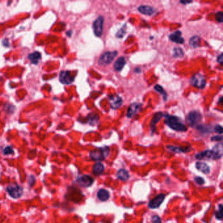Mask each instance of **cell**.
I'll return each instance as SVG.
<instances>
[{
    "label": "cell",
    "mask_w": 223,
    "mask_h": 223,
    "mask_svg": "<svg viewBox=\"0 0 223 223\" xmlns=\"http://www.w3.org/2000/svg\"><path fill=\"white\" fill-rule=\"evenodd\" d=\"M104 171V166L101 162H98L93 166V174L96 175H101Z\"/></svg>",
    "instance_id": "obj_21"
},
{
    "label": "cell",
    "mask_w": 223,
    "mask_h": 223,
    "mask_svg": "<svg viewBox=\"0 0 223 223\" xmlns=\"http://www.w3.org/2000/svg\"><path fill=\"white\" fill-rule=\"evenodd\" d=\"M103 22H104V18L102 16L96 18V20L93 23V30L94 33L97 37H101L103 33Z\"/></svg>",
    "instance_id": "obj_6"
},
{
    "label": "cell",
    "mask_w": 223,
    "mask_h": 223,
    "mask_svg": "<svg viewBox=\"0 0 223 223\" xmlns=\"http://www.w3.org/2000/svg\"><path fill=\"white\" fill-rule=\"evenodd\" d=\"M98 198L102 202H105L109 198V192L105 189H100L97 193Z\"/></svg>",
    "instance_id": "obj_20"
},
{
    "label": "cell",
    "mask_w": 223,
    "mask_h": 223,
    "mask_svg": "<svg viewBox=\"0 0 223 223\" xmlns=\"http://www.w3.org/2000/svg\"><path fill=\"white\" fill-rule=\"evenodd\" d=\"M222 140V137L221 136H215L211 137V141H221Z\"/></svg>",
    "instance_id": "obj_36"
},
{
    "label": "cell",
    "mask_w": 223,
    "mask_h": 223,
    "mask_svg": "<svg viewBox=\"0 0 223 223\" xmlns=\"http://www.w3.org/2000/svg\"><path fill=\"white\" fill-rule=\"evenodd\" d=\"M164 117L166 124H167L172 130L177 131H183V132L187 130L186 126L182 123L180 121L179 118H177V117H175V116L173 115H164Z\"/></svg>",
    "instance_id": "obj_1"
},
{
    "label": "cell",
    "mask_w": 223,
    "mask_h": 223,
    "mask_svg": "<svg viewBox=\"0 0 223 223\" xmlns=\"http://www.w3.org/2000/svg\"><path fill=\"white\" fill-rule=\"evenodd\" d=\"M14 153L13 149H12V147H6L4 149V155H10V154H12Z\"/></svg>",
    "instance_id": "obj_32"
},
{
    "label": "cell",
    "mask_w": 223,
    "mask_h": 223,
    "mask_svg": "<svg viewBox=\"0 0 223 223\" xmlns=\"http://www.w3.org/2000/svg\"><path fill=\"white\" fill-rule=\"evenodd\" d=\"M126 64V60L123 56H121L118 58L114 64V69L117 71H120L122 70V68Z\"/></svg>",
    "instance_id": "obj_19"
},
{
    "label": "cell",
    "mask_w": 223,
    "mask_h": 223,
    "mask_svg": "<svg viewBox=\"0 0 223 223\" xmlns=\"http://www.w3.org/2000/svg\"><path fill=\"white\" fill-rule=\"evenodd\" d=\"M41 58V55L39 52H34L28 56V58L30 62L35 65L38 64Z\"/></svg>",
    "instance_id": "obj_22"
},
{
    "label": "cell",
    "mask_w": 223,
    "mask_h": 223,
    "mask_svg": "<svg viewBox=\"0 0 223 223\" xmlns=\"http://www.w3.org/2000/svg\"><path fill=\"white\" fill-rule=\"evenodd\" d=\"M180 2L183 5H186L188 4H190V3H192V1H183V0H182V1H180Z\"/></svg>",
    "instance_id": "obj_38"
},
{
    "label": "cell",
    "mask_w": 223,
    "mask_h": 223,
    "mask_svg": "<svg viewBox=\"0 0 223 223\" xmlns=\"http://www.w3.org/2000/svg\"><path fill=\"white\" fill-rule=\"evenodd\" d=\"M194 181H195L196 183L199 185H202L204 184V183H205V181H204V179L203 178L200 177H196L194 178Z\"/></svg>",
    "instance_id": "obj_33"
},
{
    "label": "cell",
    "mask_w": 223,
    "mask_h": 223,
    "mask_svg": "<svg viewBox=\"0 0 223 223\" xmlns=\"http://www.w3.org/2000/svg\"><path fill=\"white\" fill-rule=\"evenodd\" d=\"M217 62H218L219 64L222 65V64H223V54H222V53H221V54H220L217 57Z\"/></svg>",
    "instance_id": "obj_37"
},
{
    "label": "cell",
    "mask_w": 223,
    "mask_h": 223,
    "mask_svg": "<svg viewBox=\"0 0 223 223\" xmlns=\"http://www.w3.org/2000/svg\"><path fill=\"white\" fill-rule=\"evenodd\" d=\"M190 84L198 89H203L206 85V80L203 75L196 73L190 78Z\"/></svg>",
    "instance_id": "obj_3"
},
{
    "label": "cell",
    "mask_w": 223,
    "mask_h": 223,
    "mask_svg": "<svg viewBox=\"0 0 223 223\" xmlns=\"http://www.w3.org/2000/svg\"><path fill=\"white\" fill-rule=\"evenodd\" d=\"M165 199V195L164 194H160L155 198L150 200L149 202V208L150 209H156L160 207Z\"/></svg>",
    "instance_id": "obj_9"
},
{
    "label": "cell",
    "mask_w": 223,
    "mask_h": 223,
    "mask_svg": "<svg viewBox=\"0 0 223 223\" xmlns=\"http://www.w3.org/2000/svg\"><path fill=\"white\" fill-rule=\"evenodd\" d=\"M110 149L108 147L96 149L90 153V157L93 161H102L109 155Z\"/></svg>",
    "instance_id": "obj_2"
},
{
    "label": "cell",
    "mask_w": 223,
    "mask_h": 223,
    "mask_svg": "<svg viewBox=\"0 0 223 223\" xmlns=\"http://www.w3.org/2000/svg\"><path fill=\"white\" fill-rule=\"evenodd\" d=\"M222 97H221V98H219L218 103H219V104H222Z\"/></svg>",
    "instance_id": "obj_39"
},
{
    "label": "cell",
    "mask_w": 223,
    "mask_h": 223,
    "mask_svg": "<svg viewBox=\"0 0 223 223\" xmlns=\"http://www.w3.org/2000/svg\"><path fill=\"white\" fill-rule=\"evenodd\" d=\"M212 151L214 153L215 155V160H217L221 158L222 154H223V149H222V144L219 143L216 145L212 149Z\"/></svg>",
    "instance_id": "obj_18"
},
{
    "label": "cell",
    "mask_w": 223,
    "mask_h": 223,
    "mask_svg": "<svg viewBox=\"0 0 223 223\" xmlns=\"http://www.w3.org/2000/svg\"><path fill=\"white\" fill-rule=\"evenodd\" d=\"M77 183L80 186L83 187H89L92 185L94 179L92 177L89 175H84L77 179Z\"/></svg>",
    "instance_id": "obj_11"
},
{
    "label": "cell",
    "mask_w": 223,
    "mask_h": 223,
    "mask_svg": "<svg viewBox=\"0 0 223 223\" xmlns=\"http://www.w3.org/2000/svg\"><path fill=\"white\" fill-rule=\"evenodd\" d=\"M202 115L200 113L197 111H190L188 114L187 117V121L191 126H194L199 123L200 121L202 120Z\"/></svg>",
    "instance_id": "obj_5"
},
{
    "label": "cell",
    "mask_w": 223,
    "mask_h": 223,
    "mask_svg": "<svg viewBox=\"0 0 223 223\" xmlns=\"http://www.w3.org/2000/svg\"><path fill=\"white\" fill-rule=\"evenodd\" d=\"M215 18L216 20L219 23H222L223 22V13L222 12L219 11L218 12H216L215 15Z\"/></svg>",
    "instance_id": "obj_31"
},
{
    "label": "cell",
    "mask_w": 223,
    "mask_h": 223,
    "mask_svg": "<svg viewBox=\"0 0 223 223\" xmlns=\"http://www.w3.org/2000/svg\"><path fill=\"white\" fill-rule=\"evenodd\" d=\"M109 100L111 108L113 109H118L122 104V98L117 95V94H113V95L109 96Z\"/></svg>",
    "instance_id": "obj_8"
},
{
    "label": "cell",
    "mask_w": 223,
    "mask_h": 223,
    "mask_svg": "<svg viewBox=\"0 0 223 223\" xmlns=\"http://www.w3.org/2000/svg\"><path fill=\"white\" fill-rule=\"evenodd\" d=\"M154 89H155V90L157 92L162 94L163 97H164V100H166V99H167V93H166V92L164 90V89H163V87L162 86L159 85V84H156L155 87H154Z\"/></svg>",
    "instance_id": "obj_26"
},
{
    "label": "cell",
    "mask_w": 223,
    "mask_h": 223,
    "mask_svg": "<svg viewBox=\"0 0 223 223\" xmlns=\"http://www.w3.org/2000/svg\"><path fill=\"white\" fill-rule=\"evenodd\" d=\"M196 158L198 160L204 159H213L215 160L214 153L212 150H206L203 152H201L196 155Z\"/></svg>",
    "instance_id": "obj_13"
},
{
    "label": "cell",
    "mask_w": 223,
    "mask_h": 223,
    "mask_svg": "<svg viewBox=\"0 0 223 223\" xmlns=\"http://www.w3.org/2000/svg\"><path fill=\"white\" fill-rule=\"evenodd\" d=\"M167 148L170 150H171V151L176 153H186L190 150V148H187V147H183V148H181V147H174V146H167Z\"/></svg>",
    "instance_id": "obj_24"
},
{
    "label": "cell",
    "mask_w": 223,
    "mask_h": 223,
    "mask_svg": "<svg viewBox=\"0 0 223 223\" xmlns=\"http://www.w3.org/2000/svg\"><path fill=\"white\" fill-rule=\"evenodd\" d=\"M152 222L153 223H162L161 222V219L158 216L155 215L153 216L152 218Z\"/></svg>",
    "instance_id": "obj_34"
},
{
    "label": "cell",
    "mask_w": 223,
    "mask_h": 223,
    "mask_svg": "<svg viewBox=\"0 0 223 223\" xmlns=\"http://www.w3.org/2000/svg\"><path fill=\"white\" fill-rule=\"evenodd\" d=\"M215 131L219 134H222V127L220 125H216L215 127Z\"/></svg>",
    "instance_id": "obj_35"
},
{
    "label": "cell",
    "mask_w": 223,
    "mask_h": 223,
    "mask_svg": "<svg viewBox=\"0 0 223 223\" xmlns=\"http://www.w3.org/2000/svg\"><path fill=\"white\" fill-rule=\"evenodd\" d=\"M138 11H139V12H141V14L143 15H148L150 16L155 13V9L153 7H150V6L148 5H141L138 7Z\"/></svg>",
    "instance_id": "obj_16"
},
{
    "label": "cell",
    "mask_w": 223,
    "mask_h": 223,
    "mask_svg": "<svg viewBox=\"0 0 223 223\" xmlns=\"http://www.w3.org/2000/svg\"><path fill=\"white\" fill-rule=\"evenodd\" d=\"M7 191L12 198H18L22 196L23 193V187H20L17 185H9L7 188Z\"/></svg>",
    "instance_id": "obj_7"
},
{
    "label": "cell",
    "mask_w": 223,
    "mask_h": 223,
    "mask_svg": "<svg viewBox=\"0 0 223 223\" xmlns=\"http://www.w3.org/2000/svg\"><path fill=\"white\" fill-rule=\"evenodd\" d=\"M181 32L180 31H174V33H171L170 35L169 36V39H170L171 41L176 43L178 44H183L184 43L185 40L181 37Z\"/></svg>",
    "instance_id": "obj_14"
},
{
    "label": "cell",
    "mask_w": 223,
    "mask_h": 223,
    "mask_svg": "<svg viewBox=\"0 0 223 223\" xmlns=\"http://www.w3.org/2000/svg\"><path fill=\"white\" fill-rule=\"evenodd\" d=\"M141 108V104L138 103H131L128 108V111H127V117L128 118H131L134 115L137 114L138 112L139 111Z\"/></svg>",
    "instance_id": "obj_12"
},
{
    "label": "cell",
    "mask_w": 223,
    "mask_h": 223,
    "mask_svg": "<svg viewBox=\"0 0 223 223\" xmlns=\"http://www.w3.org/2000/svg\"><path fill=\"white\" fill-rule=\"evenodd\" d=\"M173 54L175 58H182L184 56V52L181 48H175L173 51Z\"/></svg>",
    "instance_id": "obj_27"
},
{
    "label": "cell",
    "mask_w": 223,
    "mask_h": 223,
    "mask_svg": "<svg viewBox=\"0 0 223 223\" xmlns=\"http://www.w3.org/2000/svg\"><path fill=\"white\" fill-rule=\"evenodd\" d=\"M163 116H164V115H163V113L161 112L156 113H155V115H154V117H153L151 122H150V130H151L152 134L155 130L156 124L158 123V121L162 118Z\"/></svg>",
    "instance_id": "obj_15"
},
{
    "label": "cell",
    "mask_w": 223,
    "mask_h": 223,
    "mask_svg": "<svg viewBox=\"0 0 223 223\" xmlns=\"http://www.w3.org/2000/svg\"><path fill=\"white\" fill-rule=\"evenodd\" d=\"M130 177L128 172L124 169H121L117 172V178L122 181H127Z\"/></svg>",
    "instance_id": "obj_23"
},
{
    "label": "cell",
    "mask_w": 223,
    "mask_h": 223,
    "mask_svg": "<svg viewBox=\"0 0 223 223\" xmlns=\"http://www.w3.org/2000/svg\"><path fill=\"white\" fill-rule=\"evenodd\" d=\"M99 121V116L97 115H92L89 116V123L91 125H95Z\"/></svg>",
    "instance_id": "obj_28"
},
{
    "label": "cell",
    "mask_w": 223,
    "mask_h": 223,
    "mask_svg": "<svg viewBox=\"0 0 223 223\" xmlns=\"http://www.w3.org/2000/svg\"><path fill=\"white\" fill-rule=\"evenodd\" d=\"M117 51H109L103 54L99 59V64L100 65H108L113 61V60L117 56Z\"/></svg>",
    "instance_id": "obj_4"
},
{
    "label": "cell",
    "mask_w": 223,
    "mask_h": 223,
    "mask_svg": "<svg viewBox=\"0 0 223 223\" xmlns=\"http://www.w3.org/2000/svg\"><path fill=\"white\" fill-rule=\"evenodd\" d=\"M125 34H126V26H123L121 28V29H120L117 31V34H116V37H117V38H122V37H124Z\"/></svg>",
    "instance_id": "obj_30"
},
{
    "label": "cell",
    "mask_w": 223,
    "mask_h": 223,
    "mask_svg": "<svg viewBox=\"0 0 223 223\" xmlns=\"http://www.w3.org/2000/svg\"><path fill=\"white\" fill-rule=\"evenodd\" d=\"M222 204H219V209L215 213V216L216 219L218 220H221L222 219V216H223V210H222Z\"/></svg>",
    "instance_id": "obj_29"
},
{
    "label": "cell",
    "mask_w": 223,
    "mask_h": 223,
    "mask_svg": "<svg viewBox=\"0 0 223 223\" xmlns=\"http://www.w3.org/2000/svg\"><path fill=\"white\" fill-rule=\"evenodd\" d=\"M74 77L72 76L70 71H62L60 74V81L63 84H70L73 82Z\"/></svg>",
    "instance_id": "obj_10"
},
{
    "label": "cell",
    "mask_w": 223,
    "mask_h": 223,
    "mask_svg": "<svg viewBox=\"0 0 223 223\" xmlns=\"http://www.w3.org/2000/svg\"><path fill=\"white\" fill-rule=\"evenodd\" d=\"M196 168L204 174H209L210 173V167L205 162H197Z\"/></svg>",
    "instance_id": "obj_17"
},
{
    "label": "cell",
    "mask_w": 223,
    "mask_h": 223,
    "mask_svg": "<svg viewBox=\"0 0 223 223\" xmlns=\"http://www.w3.org/2000/svg\"><path fill=\"white\" fill-rule=\"evenodd\" d=\"M200 38L199 36H194L191 37L189 41V45L192 48H197L200 46Z\"/></svg>",
    "instance_id": "obj_25"
}]
</instances>
